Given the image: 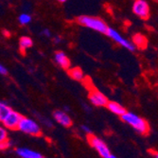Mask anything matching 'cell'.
<instances>
[{
	"label": "cell",
	"instance_id": "obj_21",
	"mask_svg": "<svg viewBox=\"0 0 158 158\" xmlns=\"http://www.w3.org/2000/svg\"><path fill=\"white\" fill-rule=\"evenodd\" d=\"M41 35L49 38V37H51V32H50V31H49V30H48V28H45V30H43V31H42Z\"/></svg>",
	"mask_w": 158,
	"mask_h": 158
},
{
	"label": "cell",
	"instance_id": "obj_7",
	"mask_svg": "<svg viewBox=\"0 0 158 158\" xmlns=\"http://www.w3.org/2000/svg\"><path fill=\"white\" fill-rule=\"evenodd\" d=\"M88 93V98L90 100V102L97 107H103L106 106L108 102V98L105 95H103L102 92H99L98 89L95 87H91Z\"/></svg>",
	"mask_w": 158,
	"mask_h": 158
},
{
	"label": "cell",
	"instance_id": "obj_26",
	"mask_svg": "<svg viewBox=\"0 0 158 158\" xmlns=\"http://www.w3.org/2000/svg\"><path fill=\"white\" fill-rule=\"evenodd\" d=\"M4 34H5L6 36H10V32H7V31H4Z\"/></svg>",
	"mask_w": 158,
	"mask_h": 158
},
{
	"label": "cell",
	"instance_id": "obj_19",
	"mask_svg": "<svg viewBox=\"0 0 158 158\" xmlns=\"http://www.w3.org/2000/svg\"><path fill=\"white\" fill-rule=\"evenodd\" d=\"M11 146V142L8 139L2 143H0V151H5L7 149H9Z\"/></svg>",
	"mask_w": 158,
	"mask_h": 158
},
{
	"label": "cell",
	"instance_id": "obj_4",
	"mask_svg": "<svg viewBox=\"0 0 158 158\" xmlns=\"http://www.w3.org/2000/svg\"><path fill=\"white\" fill-rule=\"evenodd\" d=\"M86 138H87V141L89 143V145L93 149H95L98 152V153L100 156H102V158L107 157L108 155L111 154L109 147L107 146V144L102 139H100L99 137L96 136L93 134L87 135V137H86Z\"/></svg>",
	"mask_w": 158,
	"mask_h": 158
},
{
	"label": "cell",
	"instance_id": "obj_3",
	"mask_svg": "<svg viewBox=\"0 0 158 158\" xmlns=\"http://www.w3.org/2000/svg\"><path fill=\"white\" fill-rule=\"evenodd\" d=\"M17 130L32 136H40L42 135V130L39 124L35 120L25 117L21 118L17 127Z\"/></svg>",
	"mask_w": 158,
	"mask_h": 158
},
{
	"label": "cell",
	"instance_id": "obj_28",
	"mask_svg": "<svg viewBox=\"0 0 158 158\" xmlns=\"http://www.w3.org/2000/svg\"><path fill=\"white\" fill-rule=\"evenodd\" d=\"M153 1H155V2H157V3H158V0H153Z\"/></svg>",
	"mask_w": 158,
	"mask_h": 158
},
{
	"label": "cell",
	"instance_id": "obj_1",
	"mask_svg": "<svg viewBox=\"0 0 158 158\" xmlns=\"http://www.w3.org/2000/svg\"><path fill=\"white\" fill-rule=\"evenodd\" d=\"M122 121L132 126L135 130L140 135H148L150 132L149 123L141 117L132 112H126L120 117Z\"/></svg>",
	"mask_w": 158,
	"mask_h": 158
},
{
	"label": "cell",
	"instance_id": "obj_6",
	"mask_svg": "<svg viewBox=\"0 0 158 158\" xmlns=\"http://www.w3.org/2000/svg\"><path fill=\"white\" fill-rule=\"evenodd\" d=\"M133 11L136 16L143 20H147L150 17V6L145 0H135Z\"/></svg>",
	"mask_w": 158,
	"mask_h": 158
},
{
	"label": "cell",
	"instance_id": "obj_8",
	"mask_svg": "<svg viewBox=\"0 0 158 158\" xmlns=\"http://www.w3.org/2000/svg\"><path fill=\"white\" fill-rule=\"evenodd\" d=\"M22 118V114L17 113L16 111L11 110L6 117V118L2 121V124L6 129H9V130H17L18 124Z\"/></svg>",
	"mask_w": 158,
	"mask_h": 158
},
{
	"label": "cell",
	"instance_id": "obj_14",
	"mask_svg": "<svg viewBox=\"0 0 158 158\" xmlns=\"http://www.w3.org/2000/svg\"><path fill=\"white\" fill-rule=\"evenodd\" d=\"M33 46V41L31 37L28 36H22L19 40V49L22 54H25V52L31 48Z\"/></svg>",
	"mask_w": 158,
	"mask_h": 158
},
{
	"label": "cell",
	"instance_id": "obj_20",
	"mask_svg": "<svg viewBox=\"0 0 158 158\" xmlns=\"http://www.w3.org/2000/svg\"><path fill=\"white\" fill-rule=\"evenodd\" d=\"M0 74L3 75V76L8 75V69L1 64H0Z\"/></svg>",
	"mask_w": 158,
	"mask_h": 158
},
{
	"label": "cell",
	"instance_id": "obj_10",
	"mask_svg": "<svg viewBox=\"0 0 158 158\" xmlns=\"http://www.w3.org/2000/svg\"><path fill=\"white\" fill-rule=\"evenodd\" d=\"M54 61L57 64H59L62 68L68 70L70 68L71 63L69 58L64 51H57L54 54Z\"/></svg>",
	"mask_w": 158,
	"mask_h": 158
},
{
	"label": "cell",
	"instance_id": "obj_25",
	"mask_svg": "<svg viewBox=\"0 0 158 158\" xmlns=\"http://www.w3.org/2000/svg\"><path fill=\"white\" fill-rule=\"evenodd\" d=\"M104 158H118V157H117V156H114V155L110 154V155H108L107 157H104Z\"/></svg>",
	"mask_w": 158,
	"mask_h": 158
},
{
	"label": "cell",
	"instance_id": "obj_12",
	"mask_svg": "<svg viewBox=\"0 0 158 158\" xmlns=\"http://www.w3.org/2000/svg\"><path fill=\"white\" fill-rule=\"evenodd\" d=\"M16 153L21 158H41L43 157L39 152L27 149V148H18L16 149Z\"/></svg>",
	"mask_w": 158,
	"mask_h": 158
},
{
	"label": "cell",
	"instance_id": "obj_11",
	"mask_svg": "<svg viewBox=\"0 0 158 158\" xmlns=\"http://www.w3.org/2000/svg\"><path fill=\"white\" fill-rule=\"evenodd\" d=\"M105 107H107V109L110 112H112L113 114H117V116H119V117H121L122 114H124L127 112L126 109L120 103H118L117 102H109L108 100V102Z\"/></svg>",
	"mask_w": 158,
	"mask_h": 158
},
{
	"label": "cell",
	"instance_id": "obj_5",
	"mask_svg": "<svg viewBox=\"0 0 158 158\" xmlns=\"http://www.w3.org/2000/svg\"><path fill=\"white\" fill-rule=\"evenodd\" d=\"M106 35L108 37H110L113 41L116 42L117 44H118L119 46L123 47L124 48L130 50V51H135V45L133 44V43L130 42V41H128L127 39H125L116 30H114V28L108 27Z\"/></svg>",
	"mask_w": 158,
	"mask_h": 158
},
{
	"label": "cell",
	"instance_id": "obj_15",
	"mask_svg": "<svg viewBox=\"0 0 158 158\" xmlns=\"http://www.w3.org/2000/svg\"><path fill=\"white\" fill-rule=\"evenodd\" d=\"M67 73L70 76L71 79H73L75 81H82L85 78L83 71L80 68V67H72V68H69L67 70Z\"/></svg>",
	"mask_w": 158,
	"mask_h": 158
},
{
	"label": "cell",
	"instance_id": "obj_9",
	"mask_svg": "<svg viewBox=\"0 0 158 158\" xmlns=\"http://www.w3.org/2000/svg\"><path fill=\"white\" fill-rule=\"evenodd\" d=\"M53 118L57 123L64 128H70L73 124L72 118H70L69 114H67V113L63 110H55L53 112Z\"/></svg>",
	"mask_w": 158,
	"mask_h": 158
},
{
	"label": "cell",
	"instance_id": "obj_29",
	"mask_svg": "<svg viewBox=\"0 0 158 158\" xmlns=\"http://www.w3.org/2000/svg\"><path fill=\"white\" fill-rule=\"evenodd\" d=\"M41 158H44V157H41Z\"/></svg>",
	"mask_w": 158,
	"mask_h": 158
},
{
	"label": "cell",
	"instance_id": "obj_18",
	"mask_svg": "<svg viewBox=\"0 0 158 158\" xmlns=\"http://www.w3.org/2000/svg\"><path fill=\"white\" fill-rule=\"evenodd\" d=\"M8 131H7V129L2 125H0V143H2L6 140L9 139L8 137Z\"/></svg>",
	"mask_w": 158,
	"mask_h": 158
},
{
	"label": "cell",
	"instance_id": "obj_2",
	"mask_svg": "<svg viewBox=\"0 0 158 158\" xmlns=\"http://www.w3.org/2000/svg\"><path fill=\"white\" fill-rule=\"evenodd\" d=\"M76 21L79 25L91 28V30L100 32L102 34H106L107 30L109 27L104 20H102L99 17H96V16L81 15L76 19Z\"/></svg>",
	"mask_w": 158,
	"mask_h": 158
},
{
	"label": "cell",
	"instance_id": "obj_13",
	"mask_svg": "<svg viewBox=\"0 0 158 158\" xmlns=\"http://www.w3.org/2000/svg\"><path fill=\"white\" fill-rule=\"evenodd\" d=\"M133 44L135 48L139 49H145L148 46V40L147 38L140 33H136L133 36Z\"/></svg>",
	"mask_w": 158,
	"mask_h": 158
},
{
	"label": "cell",
	"instance_id": "obj_24",
	"mask_svg": "<svg viewBox=\"0 0 158 158\" xmlns=\"http://www.w3.org/2000/svg\"><path fill=\"white\" fill-rule=\"evenodd\" d=\"M153 155H154V158H158V152H156L155 151H150Z\"/></svg>",
	"mask_w": 158,
	"mask_h": 158
},
{
	"label": "cell",
	"instance_id": "obj_16",
	"mask_svg": "<svg viewBox=\"0 0 158 158\" xmlns=\"http://www.w3.org/2000/svg\"><path fill=\"white\" fill-rule=\"evenodd\" d=\"M12 109L4 102H0V122H2Z\"/></svg>",
	"mask_w": 158,
	"mask_h": 158
},
{
	"label": "cell",
	"instance_id": "obj_22",
	"mask_svg": "<svg viewBox=\"0 0 158 158\" xmlns=\"http://www.w3.org/2000/svg\"><path fill=\"white\" fill-rule=\"evenodd\" d=\"M81 129H82V131H83V132L86 133V135H90V134H92V132H91V130H90V128H89L88 126L82 125V126H81Z\"/></svg>",
	"mask_w": 158,
	"mask_h": 158
},
{
	"label": "cell",
	"instance_id": "obj_23",
	"mask_svg": "<svg viewBox=\"0 0 158 158\" xmlns=\"http://www.w3.org/2000/svg\"><path fill=\"white\" fill-rule=\"evenodd\" d=\"M53 41H54L55 44H59V43L62 42V38L60 36H55L54 39H53Z\"/></svg>",
	"mask_w": 158,
	"mask_h": 158
},
{
	"label": "cell",
	"instance_id": "obj_27",
	"mask_svg": "<svg viewBox=\"0 0 158 158\" xmlns=\"http://www.w3.org/2000/svg\"><path fill=\"white\" fill-rule=\"evenodd\" d=\"M58 1L60 2V3H64V2H65L66 0H58Z\"/></svg>",
	"mask_w": 158,
	"mask_h": 158
},
{
	"label": "cell",
	"instance_id": "obj_17",
	"mask_svg": "<svg viewBox=\"0 0 158 158\" xmlns=\"http://www.w3.org/2000/svg\"><path fill=\"white\" fill-rule=\"evenodd\" d=\"M31 14H28L27 12H23L21 13L19 17H18V21L19 23L22 25V26H25V25H28L31 22Z\"/></svg>",
	"mask_w": 158,
	"mask_h": 158
}]
</instances>
